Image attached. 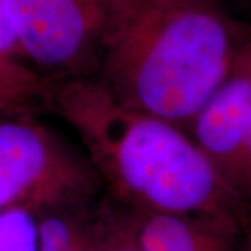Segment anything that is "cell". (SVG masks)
I'll list each match as a JSON object with an SVG mask.
<instances>
[{
  "mask_svg": "<svg viewBox=\"0 0 251 251\" xmlns=\"http://www.w3.org/2000/svg\"><path fill=\"white\" fill-rule=\"evenodd\" d=\"M39 102L80 138L115 204L138 214L208 216L242 225L247 204L183 128L126 106L95 77L44 80Z\"/></svg>",
  "mask_w": 251,
  "mask_h": 251,
  "instance_id": "obj_1",
  "label": "cell"
},
{
  "mask_svg": "<svg viewBox=\"0 0 251 251\" xmlns=\"http://www.w3.org/2000/svg\"><path fill=\"white\" fill-rule=\"evenodd\" d=\"M250 39L212 1L145 3L112 25L94 77L126 106L186 131Z\"/></svg>",
  "mask_w": 251,
  "mask_h": 251,
  "instance_id": "obj_2",
  "label": "cell"
},
{
  "mask_svg": "<svg viewBox=\"0 0 251 251\" xmlns=\"http://www.w3.org/2000/svg\"><path fill=\"white\" fill-rule=\"evenodd\" d=\"M102 190L84 152L31 113H0V211L90 202Z\"/></svg>",
  "mask_w": 251,
  "mask_h": 251,
  "instance_id": "obj_3",
  "label": "cell"
},
{
  "mask_svg": "<svg viewBox=\"0 0 251 251\" xmlns=\"http://www.w3.org/2000/svg\"><path fill=\"white\" fill-rule=\"evenodd\" d=\"M27 62L44 80L94 77L113 21V0H3Z\"/></svg>",
  "mask_w": 251,
  "mask_h": 251,
  "instance_id": "obj_4",
  "label": "cell"
},
{
  "mask_svg": "<svg viewBox=\"0 0 251 251\" xmlns=\"http://www.w3.org/2000/svg\"><path fill=\"white\" fill-rule=\"evenodd\" d=\"M250 131L251 39L221 85L186 127V133L230 190L236 165Z\"/></svg>",
  "mask_w": 251,
  "mask_h": 251,
  "instance_id": "obj_5",
  "label": "cell"
},
{
  "mask_svg": "<svg viewBox=\"0 0 251 251\" xmlns=\"http://www.w3.org/2000/svg\"><path fill=\"white\" fill-rule=\"evenodd\" d=\"M128 212L143 251H237L240 225L236 222L208 216Z\"/></svg>",
  "mask_w": 251,
  "mask_h": 251,
  "instance_id": "obj_6",
  "label": "cell"
},
{
  "mask_svg": "<svg viewBox=\"0 0 251 251\" xmlns=\"http://www.w3.org/2000/svg\"><path fill=\"white\" fill-rule=\"evenodd\" d=\"M97 200L39 211V251H102V212Z\"/></svg>",
  "mask_w": 251,
  "mask_h": 251,
  "instance_id": "obj_7",
  "label": "cell"
},
{
  "mask_svg": "<svg viewBox=\"0 0 251 251\" xmlns=\"http://www.w3.org/2000/svg\"><path fill=\"white\" fill-rule=\"evenodd\" d=\"M42 85L44 78L21 52L0 0V113H29Z\"/></svg>",
  "mask_w": 251,
  "mask_h": 251,
  "instance_id": "obj_8",
  "label": "cell"
},
{
  "mask_svg": "<svg viewBox=\"0 0 251 251\" xmlns=\"http://www.w3.org/2000/svg\"><path fill=\"white\" fill-rule=\"evenodd\" d=\"M0 251H39V214L29 208L0 211Z\"/></svg>",
  "mask_w": 251,
  "mask_h": 251,
  "instance_id": "obj_9",
  "label": "cell"
},
{
  "mask_svg": "<svg viewBox=\"0 0 251 251\" xmlns=\"http://www.w3.org/2000/svg\"><path fill=\"white\" fill-rule=\"evenodd\" d=\"M100 212L103 232L102 251H143L127 209L105 197L100 198Z\"/></svg>",
  "mask_w": 251,
  "mask_h": 251,
  "instance_id": "obj_10",
  "label": "cell"
},
{
  "mask_svg": "<svg viewBox=\"0 0 251 251\" xmlns=\"http://www.w3.org/2000/svg\"><path fill=\"white\" fill-rule=\"evenodd\" d=\"M230 187L244 202L251 198V131L239 156Z\"/></svg>",
  "mask_w": 251,
  "mask_h": 251,
  "instance_id": "obj_11",
  "label": "cell"
},
{
  "mask_svg": "<svg viewBox=\"0 0 251 251\" xmlns=\"http://www.w3.org/2000/svg\"><path fill=\"white\" fill-rule=\"evenodd\" d=\"M237 251H251V198L247 201L244 219L240 225Z\"/></svg>",
  "mask_w": 251,
  "mask_h": 251,
  "instance_id": "obj_12",
  "label": "cell"
},
{
  "mask_svg": "<svg viewBox=\"0 0 251 251\" xmlns=\"http://www.w3.org/2000/svg\"><path fill=\"white\" fill-rule=\"evenodd\" d=\"M143 1L144 0H113V21H112V25L117 21H120L122 18L127 17L135 9H138L143 4Z\"/></svg>",
  "mask_w": 251,
  "mask_h": 251,
  "instance_id": "obj_13",
  "label": "cell"
},
{
  "mask_svg": "<svg viewBox=\"0 0 251 251\" xmlns=\"http://www.w3.org/2000/svg\"><path fill=\"white\" fill-rule=\"evenodd\" d=\"M187 1H212V0H144L145 3H152V4H173V3H187Z\"/></svg>",
  "mask_w": 251,
  "mask_h": 251,
  "instance_id": "obj_14",
  "label": "cell"
}]
</instances>
